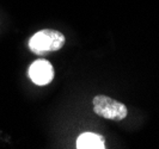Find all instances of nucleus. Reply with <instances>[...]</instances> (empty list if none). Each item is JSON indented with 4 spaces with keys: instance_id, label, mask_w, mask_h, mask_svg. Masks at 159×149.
<instances>
[{
    "instance_id": "nucleus-1",
    "label": "nucleus",
    "mask_w": 159,
    "mask_h": 149,
    "mask_svg": "<svg viewBox=\"0 0 159 149\" xmlns=\"http://www.w3.org/2000/svg\"><path fill=\"white\" fill-rule=\"evenodd\" d=\"M64 33L54 29L40 30L29 39L28 47L35 55H44L47 53L60 50L65 46Z\"/></svg>"
},
{
    "instance_id": "nucleus-2",
    "label": "nucleus",
    "mask_w": 159,
    "mask_h": 149,
    "mask_svg": "<svg viewBox=\"0 0 159 149\" xmlns=\"http://www.w3.org/2000/svg\"><path fill=\"white\" fill-rule=\"evenodd\" d=\"M92 106L96 115L112 121H122L127 117V106L108 95L98 94L92 100Z\"/></svg>"
},
{
    "instance_id": "nucleus-3",
    "label": "nucleus",
    "mask_w": 159,
    "mask_h": 149,
    "mask_svg": "<svg viewBox=\"0 0 159 149\" xmlns=\"http://www.w3.org/2000/svg\"><path fill=\"white\" fill-rule=\"evenodd\" d=\"M28 75L35 85L46 86L54 80L55 72H54L53 64L49 61L44 60V59H40V60L34 61L30 64Z\"/></svg>"
},
{
    "instance_id": "nucleus-4",
    "label": "nucleus",
    "mask_w": 159,
    "mask_h": 149,
    "mask_svg": "<svg viewBox=\"0 0 159 149\" xmlns=\"http://www.w3.org/2000/svg\"><path fill=\"white\" fill-rule=\"evenodd\" d=\"M78 149H104V138L95 133H83L77 138Z\"/></svg>"
}]
</instances>
